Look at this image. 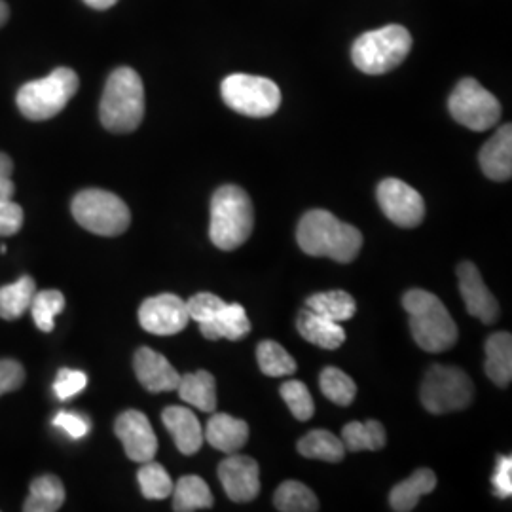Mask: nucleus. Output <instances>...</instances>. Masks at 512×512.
Returning a JSON list of instances; mask_svg holds the SVG:
<instances>
[{
	"label": "nucleus",
	"mask_w": 512,
	"mask_h": 512,
	"mask_svg": "<svg viewBox=\"0 0 512 512\" xmlns=\"http://www.w3.org/2000/svg\"><path fill=\"white\" fill-rule=\"evenodd\" d=\"M296 241L306 255L325 256L334 262L348 264L359 255L363 234L329 211L313 209L298 222Z\"/></svg>",
	"instance_id": "obj_1"
},
{
	"label": "nucleus",
	"mask_w": 512,
	"mask_h": 512,
	"mask_svg": "<svg viewBox=\"0 0 512 512\" xmlns=\"http://www.w3.org/2000/svg\"><path fill=\"white\" fill-rule=\"evenodd\" d=\"M403 306L410 315V332L421 349L442 353L456 346L458 325L437 294L412 289L404 294Z\"/></svg>",
	"instance_id": "obj_2"
},
{
	"label": "nucleus",
	"mask_w": 512,
	"mask_h": 512,
	"mask_svg": "<svg viewBox=\"0 0 512 512\" xmlns=\"http://www.w3.org/2000/svg\"><path fill=\"white\" fill-rule=\"evenodd\" d=\"M99 118L103 128L112 133H131L145 118V86L141 76L129 67H120L110 74L101 105Z\"/></svg>",
	"instance_id": "obj_3"
},
{
	"label": "nucleus",
	"mask_w": 512,
	"mask_h": 512,
	"mask_svg": "<svg viewBox=\"0 0 512 512\" xmlns=\"http://www.w3.org/2000/svg\"><path fill=\"white\" fill-rule=\"evenodd\" d=\"M255 226V209L249 194L236 184L220 186L211 200V228L213 245L222 251H236L251 238Z\"/></svg>",
	"instance_id": "obj_4"
},
{
	"label": "nucleus",
	"mask_w": 512,
	"mask_h": 512,
	"mask_svg": "<svg viewBox=\"0 0 512 512\" xmlns=\"http://www.w3.org/2000/svg\"><path fill=\"white\" fill-rule=\"evenodd\" d=\"M80 80L73 69L59 67L54 73L33 80L19 88L18 109L33 122H44L57 116L78 92Z\"/></svg>",
	"instance_id": "obj_5"
},
{
	"label": "nucleus",
	"mask_w": 512,
	"mask_h": 512,
	"mask_svg": "<svg viewBox=\"0 0 512 512\" xmlns=\"http://www.w3.org/2000/svg\"><path fill=\"white\" fill-rule=\"evenodd\" d=\"M412 50V37L403 25H387L355 40L351 59L365 74H385L397 69Z\"/></svg>",
	"instance_id": "obj_6"
},
{
	"label": "nucleus",
	"mask_w": 512,
	"mask_h": 512,
	"mask_svg": "<svg viewBox=\"0 0 512 512\" xmlns=\"http://www.w3.org/2000/svg\"><path fill=\"white\" fill-rule=\"evenodd\" d=\"M71 209L76 222L95 236H120L128 230L131 222L126 202H122L116 194L99 188L78 192Z\"/></svg>",
	"instance_id": "obj_7"
},
{
	"label": "nucleus",
	"mask_w": 512,
	"mask_h": 512,
	"mask_svg": "<svg viewBox=\"0 0 512 512\" xmlns=\"http://www.w3.org/2000/svg\"><path fill=\"white\" fill-rule=\"evenodd\" d=\"M473 397L475 385L456 366H431L421 384V404L427 412L437 416L467 408Z\"/></svg>",
	"instance_id": "obj_8"
},
{
	"label": "nucleus",
	"mask_w": 512,
	"mask_h": 512,
	"mask_svg": "<svg viewBox=\"0 0 512 512\" xmlns=\"http://www.w3.org/2000/svg\"><path fill=\"white\" fill-rule=\"evenodd\" d=\"M220 93L230 109L251 118H268L281 105V90L264 76L230 74L222 80Z\"/></svg>",
	"instance_id": "obj_9"
},
{
	"label": "nucleus",
	"mask_w": 512,
	"mask_h": 512,
	"mask_svg": "<svg viewBox=\"0 0 512 512\" xmlns=\"http://www.w3.org/2000/svg\"><path fill=\"white\" fill-rule=\"evenodd\" d=\"M448 109L458 124L473 131L494 128L501 120V103L475 78L459 82L448 99Z\"/></svg>",
	"instance_id": "obj_10"
},
{
	"label": "nucleus",
	"mask_w": 512,
	"mask_h": 512,
	"mask_svg": "<svg viewBox=\"0 0 512 512\" xmlns=\"http://www.w3.org/2000/svg\"><path fill=\"white\" fill-rule=\"evenodd\" d=\"M378 203L385 217L401 228H416L425 217L420 192L399 179H385L378 186Z\"/></svg>",
	"instance_id": "obj_11"
},
{
	"label": "nucleus",
	"mask_w": 512,
	"mask_h": 512,
	"mask_svg": "<svg viewBox=\"0 0 512 512\" xmlns=\"http://www.w3.org/2000/svg\"><path fill=\"white\" fill-rule=\"evenodd\" d=\"M141 327L156 336H173L186 329L190 315L186 302L177 294L165 293L147 298L139 308Z\"/></svg>",
	"instance_id": "obj_12"
},
{
	"label": "nucleus",
	"mask_w": 512,
	"mask_h": 512,
	"mask_svg": "<svg viewBox=\"0 0 512 512\" xmlns=\"http://www.w3.org/2000/svg\"><path fill=\"white\" fill-rule=\"evenodd\" d=\"M114 433L122 442L126 456L131 461L145 463L156 458L158 439L147 416L139 410H128L118 416L114 423Z\"/></svg>",
	"instance_id": "obj_13"
},
{
	"label": "nucleus",
	"mask_w": 512,
	"mask_h": 512,
	"mask_svg": "<svg viewBox=\"0 0 512 512\" xmlns=\"http://www.w3.org/2000/svg\"><path fill=\"white\" fill-rule=\"evenodd\" d=\"M219 480L226 495L236 503L253 501L260 492V469L249 456L230 454L219 465Z\"/></svg>",
	"instance_id": "obj_14"
},
{
	"label": "nucleus",
	"mask_w": 512,
	"mask_h": 512,
	"mask_svg": "<svg viewBox=\"0 0 512 512\" xmlns=\"http://www.w3.org/2000/svg\"><path fill=\"white\" fill-rule=\"evenodd\" d=\"M459 293L469 315L486 325H494L499 317V304L494 294L484 285V279L473 262H461L458 266Z\"/></svg>",
	"instance_id": "obj_15"
},
{
	"label": "nucleus",
	"mask_w": 512,
	"mask_h": 512,
	"mask_svg": "<svg viewBox=\"0 0 512 512\" xmlns=\"http://www.w3.org/2000/svg\"><path fill=\"white\" fill-rule=\"evenodd\" d=\"M135 376L150 393L175 391L181 382V374L165 359L162 353L150 348L137 349L133 359Z\"/></svg>",
	"instance_id": "obj_16"
},
{
	"label": "nucleus",
	"mask_w": 512,
	"mask_h": 512,
	"mask_svg": "<svg viewBox=\"0 0 512 512\" xmlns=\"http://www.w3.org/2000/svg\"><path fill=\"white\" fill-rule=\"evenodd\" d=\"M165 429L171 433L179 452L184 456H194L202 450L203 429L196 414L183 406H169L162 414Z\"/></svg>",
	"instance_id": "obj_17"
},
{
	"label": "nucleus",
	"mask_w": 512,
	"mask_h": 512,
	"mask_svg": "<svg viewBox=\"0 0 512 512\" xmlns=\"http://www.w3.org/2000/svg\"><path fill=\"white\" fill-rule=\"evenodd\" d=\"M484 175L492 181L503 183L512 177V128L505 124L497 129L494 137L482 147L478 156Z\"/></svg>",
	"instance_id": "obj_18"
},
{
	"label": "nucleus",
	"mask_w": 512,
	"mask_h": 512,
	"mask_svg": "<svg viewBox=\"0 0 512 512\" xmlns=\"http://www.w3.org/2000/svg\"><path fill=\"white\" fill-rule=\"evenodd\" d=\"M203 439L219 452L236 454L249 440V425L247 421L232 418L230 414H215L207 421Z\"/></svg>",
	"instance_id": "obj_19"
},
{
	"label": "nucleus",
	"mask_w": 512,
	"mask_h": 512,
	"mask_svg": "<svg viewBox=\"0 0 512 512\" xmlns=\"http://www.w3.org/2000/svg\"><path fill=\"white\" fill-rule=\"evenodd\" d=\"M296 329L304 340L319 348L338 349L346 342V330L342 329L340 323L330 321L310 308H304L298 313Z\"/></svg>",
	"instance_id": "obj_20"
},
{
	"label": "nucleus",
	"mask_w": 512,
	"mask_h": 512,
	"mask_svg": "<svg viewBox=\"0 0 512 512\" xmlns=\"http://www.w3.org/2000/svg\"><path fill=\"white\" fill-rule=\"evenodd\" d=\"M207 340H232L238 342L251 332V321L241 304H224L215 317L198 323Z\"/></svg>",
	"instance_id": "obj_21"
},
{
	"label": "nucleus",
	"mask_w": 512,
	"mask_h": 512,
	"mask_svg": "<svg viewBox=\"0 0 512 512\" xmlns=\"http://www.w3.org/2000/svg\"><path fill=\"white\" fill-rule=\"evenodd\" d=\"M437 486V476L431 469H418L414 471L410 478H406L401 484H397L391 495H389V505L391 509L397 512L414 511L420 503L423 495L431 494Z\"/></svg>",
	"instance_id": "obj_22"
},
{
	"label": "nucleus",
	"mask_w": 512,
	"mask_h": 512,
	"mask_svg": "<svg viewBox=\"0 0 512 512\" xmlns=\"http://www.w3.org/2000/svg\"><path fill=\"white\" fill-rule=\"evenodd\" d=\"M486 376L499 387H507L512 380V336L509 332H495L486 340Z\"/></svg>",
	"instance_id": "obj_23"
},
{
	"label": "nucleus",
	"mask_w": 512,
	"mask_h": 512,
	"mask_svg": "<svg viewBox=\"0 0 512 512\" xmlns=\"http://www.w3.org/2000/svg\"><path fill=\"white\" fill-rule=\"evenodd\" d=\"M177 391L184 403L192 404L202 412L213 414L217 410V382L215 376L207 370L181 376Z\"/></svg>",
	"instance_id": "obj_24"
},
{
	"label": "nucleus",
	"mask_w": 512,
	"mask_h": 512,
	"mask_svg": "<svg viewBox=\"0 0 512 512\" xmlns=\"http://www.w3.org/2000/svg\"><path fill=\"white\" fill-rule=\"evenodd\" d=\"M65 503L63 482L55 475L38 476L31 482L29 497L25 499V512H55Z\"/></svg>",
	"instance_id": "obj_25"
},
{
	"label": "nucleus",
	"mask_w": 512,
	"mask_h": 512,
	"mask_svg": "<svg viewBox=\"0 0 512 512\" xmlns=\"http://www.w3.org/2000/svg\"><path fill=\"white\" fill-rule=\"evenodd\" d=\"M211 507H213V494L207 482L200 476H183L173 486V511H205Z\"/></svg>",
	"instance_id": "obj_26"
},
{
	"label": "nucleus",
	"mask_w": 512,
	"mask_h": 512,
	"mask_svg": "<svg viewBox=\"0 0 512 512\" xmlns=\"http://www.w3.org/2000/svg\"><path fill=\"white\" fill-rule=\"evenodd\" d=\"M342 442L349 452L382 450L387 442L385 427L376 420L351 421L342 429Z\"/></svg>",
	"instance_id": "obj_27"
},
{
	"label": "nucleus",
	"mask_w": 512,
	"mask_h": 512,
	"mask_svg": "<svg viewBox=\"0 0 512 512\" xmlns=\"http://www.w3.org/2000/svg\"><path fill=\"white\" fill-rule=\"evenodd\" d=\"M37 293L35 279L23 275L16 283L0 287V319L16 321L31 308L33 296Z\"/></svg>",
	"instance_id": "obj_28"
},
{
	"label": "nucleus",
	"mask_w": 512,
	"mask_h": 512,
	"mask_svg": "<svg viewBox=\"0 0 512 512\" xmlns=\"http://www.w3.org/2000/svg\"><path fill=\"white\" fill-rule=\"evenodd\" d=\"M298 452L308 459L340 463L346 458L344 442L325 429H315L298 440Z\"/></svg>",
	"instance_id": "obj_29"
},
{
	"label": "nucleus",
	"mask_w": 512,
	"mask_h": 512,
	"mask_svg": "<svg viewBox=\"0 0 512 512\" xmlns=\"http://www.w3.org/2000/svg\"><path fill=\"white\" fill-rule=\"evenodd\" d=\"M306 308L327 317L330 321L344 323L353 319L357 313L355 298L346 291H327V293L313 294L306 302Z\"/></svg>",
	"instance_id": "obj_30"
},
{
	"label": "nucleus",
	"mask_w": 512,
	"mask_h": 512,
	"mask_svg": "<svg viewBox=\"0 0 512 512\" xmlns=\"http://www.w3.org/2000/svg\"><path fill=\"white\" fill-rule=\"evenodd\" d=\"M274 505L281 512H315L319 511V499L308 486L296 480L283 482L274 495Z\"/></svg>",
	"instance_id": "obj_31"
},
{
	"label": "nucleus",
	"mask_w": 512,
	"mask_h": 512,
	"mask_svg": "<svg viewBox=\"0 0 512 512\" xmlns=\"http://www.w3.org/2000/svg\"><path fill=\"white\" fill-rule=\"evenodd\" d=\"M256 359L262 374L270 378L291 376L296 372V361L291 357V353L274 340H264L258 344Z\"/></svg>",
	"instance_id": "obj_32"
},
{
	"label": "nucleus",
	"mask_w": 512,
	"mask_h": 512,
	"mask_svg": "<svg viewBox=\"0 0 512 512\" xmlns=\"http://www.w3.org/2000/svg\"><path fill=\"white\" fill-rule=\"evenodd\" d=\"M321 393L329 399L330 403L338 406H349L357 397V385L340 368L329 366L319 376Z\"/></svg>",
	"instance_id": "obj_33"
},
{
	"label": "nucleus",
	"mask_w": 512,
	"mask_h": 512,
	"mask_svg": "<svg viewBox=\"0 0 512 512\" xmlns=\"http://www.w3.org/2000/svg\"><path fill=\"white\" fill-rule=\"evenodd\" d=\"M139 478V486H141V492L147 497V499H167L169 495L173 494V480L171 476L167 475L164 467L156 461H145L143 467L139 469L137 473Z\"/></svg>",
	"instance_id": "obj_34"
},
{
	"label": "nucleus",
	"mask_w": 512,
	"mask_h": 512,
	"mask_svg": "<svg viewBox=\"0 0 512 512\" xmlns=\"http://www.w3.org/2000/svg\"><path fill=\"white\" fill-rule=\"evenodd\" d=\"M65 308V296L59 291H40L33 296L31 311L38 329L42 332H52L55 327V317Z\"/></svg>",
	"instance_id": "obj_35"
},
{
	"label": "nucleus",
	"mask_w": 512,
	"mask_h": 512,
	"mask_svg": "<svg viewBox=\"0 0 512 512\" xmlns=\"http://www.w3.org/2000/svg\"><path fill=\"white\" fill-rule=\"evenodd\" d=\"M283 401L289 406V410L293 412L294 418L298 421H308L313 418L315 412V404L311 399L310 389L306 384L298 382V380H291L285 382L279 389Z\"/></svg>",
	"instance_id": "obj_36"
},
{
	"label": "nucleus",
	"mask_w": 512,
	"mask_h": 512,
	"mask_svg": "<svg viewBox=\"0 0 512 512\" xmlns=\"http://www.w3.org/2000/svg\"><path fill=\"white\" fill-rule=\"evenodd\" d=\"M86 385H88V376L84 372L73 370V368H61L54 382L55 397L59 401H69L71 397L84 391Z\"/></svg>",
	"instance_id": "obj_37"
},
{
	"label": "nucleus",
	"mask_w": 512,
	"mask_h": 512,
	"mask_svg": "<svg viewBox=\"0 0 512 512\" xmlns=\"http://www.w3.org/2000/svg\"><path fill=\"white\" fill-rule=\"evenodd\" d=\"M226 302L219 298L217 294L211 293H200L196 296H192L188 302H186V310L190 315V321H196V323H203V321H209L211 317L217 315V311L224 306Z\"/></svg>",
	"instance_id": "obj_38"
},
{
	"label": "nucleus",
	"mask_w": 512,
	"mask_h": 512,
	"mask_svg": "<svg viewBox=\"0 0 512 512\" xmlns=\"http://www.w3.org/2000/svg\"><path fill=\"white\" fill-rule=\"evenodd\" d=\"M52 423H54V427L61 429L63 433H67L73 440L84 439L90 433V427H92V423L84 414L65 412V410L57 412Z\"/></svg>",
	"instance_id": "obj_39"
},
{
	"label": "nucleus",
	"mask_w": 512,
	"mask_h": 512,
	"mask_svg": "<svg viewBox=\"0 0 512 512\" xmlns=\"http://www.w3.org/2000/svg\"><path fill=\"white\" fill-rule=\"evenodd\" d=\"M25 382V368L14 359L0 361V397L18 391Z\"/></svg>",
	"instance_id": "obj_40"
},
{
	"label": "nucleus",
	"mask_w": 512,
	"mask_h": 512,
	"mask_svg": "<svg viewBox=\"0 0 512 512\" xmlns=\"http://www.w3.org/2000/svg\"><path fill=\"white\" fill-rule=\"evenodd\" d=\"M23 226V209L18 203H0V236H14Z\"/></svg>",
	"instance_id": "obj_41"
},
{
	"label": "nucleus",
	"mask_w": 512,
	"mask_h": 512,
	"mask_svg": "<svg viewBox=\"0 0 512 512\" xmlns=\"http://www.w3.org/2000/svg\"><path fill=\"white\" fill-rule=\"evenodd\" d=\"M494 492L497 497H511L512 495V458L503 456L497 461L494 476H492Z\"/></svg>",
	"instance_id": "obj_42"
},
{
	"label": "nucleus",
	"mask_w": 512,
	"mask_h": 512,
	"mask_svg": "<svg viewBox=\"0 0 512 512\" xmlns=\"http://www.w3.org/2000/svg\"><path fill=\"white\" fill-rule=\"evenodd\" d=\"M16 194V184L10 179H0V203L12 202Z\"/></svg>",
	"instance_id": "obj_43"
},
{
	"label": "nucleus",
	"mask_w": 512,
	"mask_h": 512,
	"mask_svg": "<svg viewBox=\"0 0 512 512\" xmlns=\"http://www.w3.org/2000/svg\"><path fill=\"white\" fill-rule=\"evenodd\" d=\"M12 171H14V164H12L10 156L0 152V179H10Z\"/></svg>",
	"instance_id": "obj_44"
},
{
	"label": "nucleus",
	"mask_w": 512,
	"mask_h": 512,
	"mask_svg": "<svg viewBox=\"0 0 512 512\" xmlns=\"http://www.w3.org/2000/svg\"><path fill=\"white\" fill-rule=\"evenodd\" d=\"M90 8H95V10H109L112 8L118 0H84Z\"/></svg>",
	"instance_id": "obj_45"
},
{
	"label": "nucleus",
	"mask_w": 512,
	"mask_h": 512,
	"mask_svg": "<svg viewBox=\"0 0 512 512\" xmlns=\"http://www.w3.org/2000/svg\"><path fill=\"white\" fill-rule=\"evenodd\" d=\"M8 18H10V8L4 0H0V27L8 21Z\"/></svg>",
	"instance_id": "obj_46"
}]
</instances>
